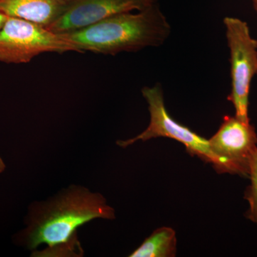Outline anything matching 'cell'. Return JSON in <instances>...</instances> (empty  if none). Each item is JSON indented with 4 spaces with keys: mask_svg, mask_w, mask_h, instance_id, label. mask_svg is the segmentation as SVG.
Returning a JSON list of instances; mask_svg holds the SVG:
<instances>
[{
    "mask_svg": "<svg viewBox=\"0 0 257 257\" xmlns=\"http://www.w3.org/2000/svg\"><path fill=\"white\" fill-rule=\"evenodd\" d=\"M248 177L251 183L244 193V199L248 202L246 216L257 225V152L253 157Z\"/></svg>",
    "mask_w": 257,
    "mask_h": 257,
    "instance_id": "10",
    "label": "cell"
},
{
    "mask_svg": "<svg viewBox=\"0 0 257 257\" xmlns=\"http://www.w3.org/2000/svg\"><path fill=\"white\" fill-rule=\"evenodd\" d=\"M171 26L156 4L138 13H119L77 31L62 34L79 52L115 55L163 45Z\"/></svg>",
    "mask_w": 257,
    "mask_h": 257,
    "instance_id": "2",
    "label": "cell"
},
{
    "mask_svg": "<svg viewBox=\"0 0 257 257\" xmlns=\"http://www.w3.org/2000/svg\"><path fill=\"white\" fill-rule=\"evenodd\" d=\"M142 92L148 104L150 124L136 138L125 141L119 140L116 144L125 148L140 140L146 142L157 138L172 139L184 145L189 155L199 157L206 163L211 164L216 172L220 174V162L211 151L209 140L202 138L187 126L175 121L169 114L165 107L161 84H157L152 87H145L142 89Z\"/></svg>",
    "mask_w": 257,
    "mask_h": 257,
    "instance_id": "3",
    "label": "cell"
},
{
    "mask_svg": "<svg viewBox=\"0 0 257 257\" xmlns=\"http://www.w3.org/2000/svg\"><path fill=\"white\" fill-rule=\"evenodd\" d=\"M177 236L175 230L162 226L154 231L130 257H174L177 253Z\"/></svg>",
    "mask_w": 257,
    "mask_h": 257,
    "instance_id": "9",
    "label": "cell"
},
{
    "mask_svg": "<svg viewBox=\"0 0 257 257\" xmlns=\"http://www.w3.org/2000/svg\"><path fill=\"white\" fill-rule=\"evenodd\" d=\"M5 168H6V166H5L4 161L0 157V173L4 172Z\"/></svg>",
    "mask_w": 257,
    "mask_h": 257,
    "instance_id": "12",
    "label": "cell"
},
{
    "mask_svg": "<svg viewBox=\"0 0 257 257\" xmlns=\"http://www.w3.org/2000/svg\"><path fill=\"white\" fill-rule=\"evenodd\" d=\"M71 0H0V13L47 28L63 15Z\"/></svg>",
    "mask_w": 257,
    "mask_h": 257,
    "instance_id": "8",
    "label": "cell"
},
{
    "mask_svg": "<svg viewBox=\"0 0 257 257\" xmlns=\"http://www.w3.org/2000/svg\"><path fill=\"white\" fill-rule=\"evenodd\" d=\"M79 52V50L62 34L55 33L27 20L9 17L0 30L1 62L28 63L46 52Z\"/></svg>",
    "mask_w": 257,
    "mask_h": 257,
    "instance_id": "4",
    "label": "cell"
},
{
    "mask_svg": "<svg viewBox=\"0 0 257 257\" xmlns=\"http://www.w3.org/2000/svg\"><path fill=\"white\" fill-rule=\"evenodd\" d=\"M8 18H9V17L7 16V15L0 13V30H1L2 28L4 26Z\"/></svg>",
    "mask_w": 257,
    "mask_h": 257,
    "instance_id": "11",
    "label": "cell"
},
{
    "mask_svg": "<svg viewBox=\"0 0 257 257\" xmlns=\"http://www.w3.org/2000/svg\"><path fill=\"white\" fill-rule=\"evenodd\" d=\"M147 7L143 0H71L63 15L46 28L57 34L77 31L112 15Z\"/></svg>",
    "mask_w": 257,
    "mask_h": 257,
    "instance_id": "7",
    "label": "cell"
},
{
    "mask_svg": "<svg viewBox=\"0 0 257 257\" xmlns=\"http://www.w3.org/2000/svg\"><path fill=\"white\" fill-rule=\"evenodd\" d=\"M224 24L231 63V91L227 99L234 105L235 116L250 122L248 96L257 74V40L251 37L246 22L226 17Z\"/></svg>",
    "mask_w": 257,
    "mask_h": 257,
    "instance_id": "5",
    "label": "cell"
},
{
    "mask_svg": "<svg viewBox=\"0 0 257 257\" xmlns=\"http://www.w3.org/2000/svg\"><path fill=\"white\" fill-rule=\"evenodd\" d=\"M253 5H254L255 9L257 11V0H253Z\"/></svg>",
    "mask_w": 257,
    "mask_h": 257,
    "instance_id": "14",
    "label": "cell"
},
{
    "mask_svg": "<svg viewBox=\"0 0 257 257\" xmlns=\"http://www.w3.org/2000/svg\"><path fill=\"white\" fill-rule=\"evenodd\" d=\"M209 142L211 151L220 162V174L248 177L257 152V135L253 125L236 116L226 115Z\"/></svg>",
    "mask_w": 257,
    "mask_h": 257,
    "instance_id": "6",
    "label": "cell"
},
{
    "mask_svg": "<svg viewBox=\"0 0 257 257\" xmlns=\"http://www.w3.org/2000/svg\"><path fill=\"white\" fill-rule=\"evenodd\" d=\"M143 1L147 5L150 6V5L156 4L157 0H143Z\"/></svg>",
    "mask_w": 257,
    "mask_h": 257,
    "instance_id": "13",
    "label": "cell"
},
{
    "mask_svg": "<svg viewBox=\"0 0 257 257\" xmlns=\"http://www.w3.org/2000/svg\"><path fill=\"white\" fill-rule=\"evenodd\" d=\"M97 218L115 219L114 209L101 194L74 186L33 208L23 242L32 250L47 244L46 249L33 253L35 256H82L77 229Z\"/></svg>",
    "mask_w": 257,
    "mask_h": 257,
    "instance_id": "1",
    "label": "cell"
}]
</instances>
